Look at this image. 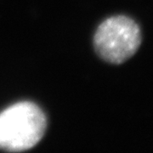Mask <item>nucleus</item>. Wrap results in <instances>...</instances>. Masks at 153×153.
Listing matches in <instances>:
<instances>
[{"label": "nucleus", "mask_w": 153, "mask_h": 153, "mask_svg": "<svg viewBox=\"0 0 153 153\" xmlns=\"http://www.w3.org/2000/svg\"><path fill=\"white\" fill-rule=\"evenodd\" d=\"M47 128L46 116L32 101H20L0 112V150L23 152L34 147Z\"/></svg>", "instance_id": "obj_1"}, {"label": "nucleus", "mask_w": 153, "mask_h": 153, "mask_svg": "<svg viewBox=\"0 0 153 153\" xmlns=\"http://www.w3.org/2000/svg\"><path fill=\"white\" fill-rule=\"evenodd\" d=\"M141 41V31L136 22L125 16H116L105 19L96 29L94 48L102 60L119 65L136 53Z\"/></svg>", "instance_id": "obj_2"}]
</instances>
